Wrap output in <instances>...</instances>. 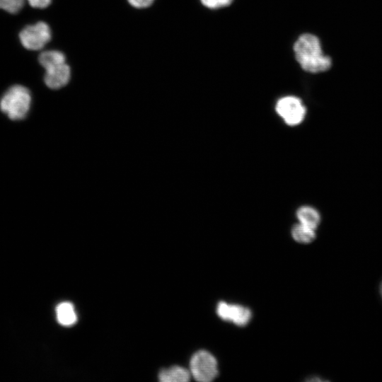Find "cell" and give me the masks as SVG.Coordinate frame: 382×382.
Masks as SVG:
<instances>
[{
    "label": "cell",
    "instance_id": "obj_1",
    "mask_svg": "<svg viewBox=\"0 0 382 382\" xmlns=\"http://www.w3.org/2000/svg\"><path fill=\"white\" fill-rule=\"evenodd\" d=\"M294 52L297 62L307 72L325 71L332 65L330 57L323 52L320 40L313 34L300 35L294 44Z\"/></svg>",
    "mask_w": 382,
    "mask_h": 382
},
{
    "label": "cell",
    "instance_id": "obj_2",
    "mask_svg": "<svg viewBox=\"0 0 382 382\" xmlns=\"http://www.w3.org/2000/svg\"><path fill=\"white\" fill-rule=\"evenodd\" d=\"M30 91L21 85L11 86L0 99V110L12 120L25 117L31 105Z\"/></svg>",
    "mask_w": 382,
    "mask_h": 382
},
{
    "label": "cell",
    "instance_id": "obj_3",
    "mask_svg": "<svg viewBox=\"0 0 382 382\" xmlns=\"http://www.w3.org/2000/svg\"><path fill=\"white\" fill-rule=\"evenodd\" d=\"M18 37L24 48L37 51L42 50L50 42L52 31L47 23L38 21L25 26L20 31Z\"/></svg>",
    "mask_w": 382,
    "mask_h": 382
},
{
    "label": "cell",
    "instance_id": "obj_4",
    "mask_svg": "<svg viewBox=\"0 0 382 382\" xmlns=\"http://www.w3.org/2000/svg\"><path fill=\"white\" fill-rule=\"evenodd\" d=\"M275 110L284 122L291 127L301 124L306 114V109L302 100L294 96L279 98L276 103Z\"/></svg>",
    "mask_w": 382,
    "mask_h": 382
},
{
    "label": "cell",
    "instance_id": "obj_5",
    "mask_svg": "<svg viewBox=\"0 0 382 382\" xmlns=\"http://www.w3.org/2000/svg\"><path fill=\"white\" fill-rule=\"evenodd\" d=\"M190 366L191 374L198 381H211L218 374L216 359L205 350L195 352L191 358Z\"/></svg>",
    "mask_w": 382,
    "mask_h": 382
},
{
    "label": "cell",
    "instance_id": "obj_6",
    "mask_svg": "<svg viewBox=\"0 0 382 382\" xmlns=\"http://www.w3.org/2000/svg\"><path fill=\"white\" fill-rule=\"evenodd\" d=\"M216 313L221 319L232 322L238 326L247 325L251 318V311L248 308L224 301L218 303Z\"/></svg>",
    "mask_w": 382,
    "mask_h": 382
},
{
    "label": "cell",
    "instance_id": "obj_7",
    "mask_svg": "<svg viewBox=\"0 0 382 382\" xmlns=\"http://www.w3.org/2000/svg\"><path fill=\"white\" fill-rule=\"evenodd\" d=\"M45 83L51 89H59L65 86L71 78V69L66 62L50 66L45 69Z\"/></svg>",
    "mask_w": 382,
    "mask_h": 382
},
{
    "label": "cell",
    "instance_id": "obj_8",
    "mask_svg": "<svg viewBox=\"0 0 382 382\" xmlns=\"http://www.w3.org/2000/svg\"><path fill=\"white\" fill-rule=\"evenodd\" d=\"M190 372L179 366L163 369L158 374V378L162 382H186L190 380Z\"/></svg>",
    "mask_w": 382,
    "mask_h": 382
},
{
    "label": "cell",
    "instance_id": "obj_9",
    "mask_svg": "<svg viewBox=\"0 0 382 382\" xmlns=\"http://www.w3.org/2000/svg\"><path fill=\"white\" fill-rule=\"evenodd\" d=\"M296 216L299 223L314 230L318 226L320 222L319 212L310 206H302L298 209Z\"/></svg>",
    "mask_w": 382,
    "mask_h": 382
},
{
    "label": "cell",
    "instance_id": "obj_10",
    "mask_svg": "<svg viewBox=\"0 0 382 382\" xmlns=\"http://www.w3.org/2000/svg\"><path fill=\"white\" fill-rule=\"evenodd\" d=\"M56 315L58 322L64 326L72 325L77 320L74 307L70 302L60 303L56 308Z\"/></svg>",
    "mask_w": 382,
    "mask_h": 382
},
{
    "label": "cell",
    "instance_id": "obj_11",
    "mask_svg": "<svg viewBox=\"0 0 382 382\" xmlns=\"http://www.w3.org/2000/svg\"><path fill=\"white\" fill-rule=\"evenodd\" d=\"M293 238L301 243H309L316 238L315 230L301 223L295 224L291 228Z\"/></svg>",
    "mask_w": 382,
    "mask_h": 382
},
{
    "label": "cell",
    "instance_id": "obj_12",
    "mask_svg": "<svg viewBox=\"0 0 382 382\" xmlns=\"http://www.w3.org/2000/svg\"><path fill=\"white\" fill-rule=\"evenodd\" d=\"M38 61L45 69L51 65L66 62V57L58 50H46L40 53Z\"/></svg>",
    "mask_w": 382,
    "mask_h": 382
},
{
    "label": "cell",
    "instance_id": "obj_13",
    "mask_svg": "<svg viewBox=\"0 0 382 382\" xmlns=\"http://www.w3.org/2000/svg\"><path fill=\"white\" fill-rule=\"evenodd\" d=\"M25 0H0V9L9 13H17L23 7Z\"/></svg>",
    "mask_w": 382,
    "mask_h": 382
},
{
    "label": "cell",
    "instance_id": "obj_14",
    "mask_svg": "<svg viewBox=\"0 0 382 382\" xmlns=\"http://www.w3.org/2000/svg\"><path fill=\"white\" fill-rule=\"evenodd\" d=\"M207 8L216 9L230 5L233 0H200Z\"/></svg>",
    "mask_w": 382,
    "mask_h": 382
},
{
    "label": "cell",
    "instance_id": "obj_15",
    "mask_svg": "<svg viewBox=\"0 0 382 382\" xmlns=\"http://www.w3.org/2000/svg\"><path fill=\"white\" fill-rule=\"evenodd\" d=\"M130 5L137 8H144L151 6L154 0H127Z\"/></svg>",
    "mask_w": 382,
    "mask_h": 382
},
{
    "label": "cell",
    "instance_id": "obj_16",
    "mask_svg": "<svg viewBox=\"0 0 382 382\" xmlns=\"http://www.w3.org/2000/svg\"><path fill=\"white\" fill-rule=\"evenodd\" d=\"M30 6L36 8H45L52 2V0H25Z\"/></svg>",
    "mask_w": 382,
    "mask_h": 382
},
{
    "label": "cell",
    "instance_id": "obj_17",
    "mask_svg": "<svg viewBox=\"0 0 382 382\" xmlns=\"http://www.w3.org/2000/svg\"><path fill=\"white\" fill-rule=\"evenodd\" d=\"M380 292H381V296H382V283H381V287H380Z\"/></svg>",
    "mask_w": 382,
    "mask_h": 382
}]
</instances>
